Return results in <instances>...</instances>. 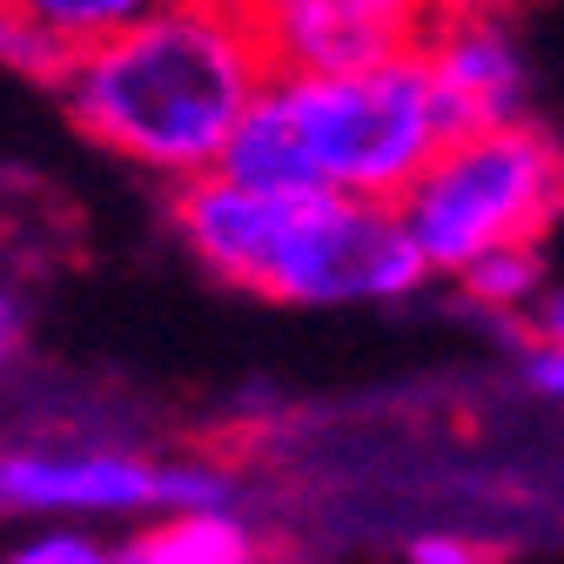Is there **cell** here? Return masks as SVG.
<instances>
[{
	"label": "cell",
	"mask_w": 564,
	"mask_h": 564,
	"mask_svg": "<svg viewBox=\"0 0 564 564\" xmlns=\"http://www.w3.org/2000/svg\"><path fill=\"white\" fill-rule=\"evenodd\" d=\"M269 82L275 67L256 8L155 0L115 41L67 67L54 101L88 149L182 188L223 169L236 128L269 95Z\"/></svg>",
	"instance_id": "6da1fadb"
},
{
	"label": "cell",
	"mask_w": 564,
	"mask_h": 564,
	"mask_svg": "<svg viewBox=\"0 0 564 564\" xmlns=\"http://www.w3.org/2000/svg\"><path fill=\"white\" fill-rule=\"evenodd\" d=\"M397 216L431 275L464 282L505 249H538L564 216V141L538 121L457 134L397 202Z\"/></svg>",
	"instance_id": "7a4b0ae2"
},
{
	"label": "cell",
	"mask_w": 564,
	"mask_h": 564,
	"mask_svg": "<svg viewBox=\"0 0 564 564\" xmlns=\"http://www.w3.org/2000/svg\"><path fill=\"white\" fill-rule=\"evenodd\" d=\"M275 95L290 108L310 195H357V202L397 208L451 141L423 54H403L390 67L343 75V82L275 75Z\"/></svg>",
	"instance_id": "3957f363"
},
{
	"label": "cell",
	"mask_w": 564,
	"mask_h": 564,
	"mask_svg": "<svg viewBox=\"0 0 564 564\" xmlns=\"http://www.w3.org/2000/svg\"><path fill=\"white\" fill-rule=\"evenodd\" d=\"M423 282H431V262L416 256L390 202L290 195L256 296L282 310H390L410 303Z\"/></svg>",
	"instance_id": "277c9868"
},
{
	"label": "cell",
	"mask_w": 564,
	"mask_h": 564,
	"mask_svg": "<svg viewBox=\"0 0 564 564\" xmlns=\"http://www.w3.org/2000/svg\"><path fill=\"white\" fill-rule=\"evenodd\" d=\"M0 505L41 524H162V457L115 444H21L0 457Z\"/></svg>",
	"instance_id": "5b68a950"
},
{
	"label": "cell",
	"mask_w": 564,
	"mask_h": 564,
	"mask_svg": "<svg viewBox=\"0 0 564 564\" xmlns=\"http://www.w3.org/2000/svg\"><path fill=\"white\" fill-rule=\"evenodd\" d=\"M256 21L275 75L343 82L416 54L431 8H410V0H262Z\"/></svg>",
	"instance_id": "8992f818"
},
{
	"label": "cell",
	"mask_w": 564,
	"mask_h": 564,
	"mask_svg": "<svg viewBox=\"0 0 564 564\" xmlns=\"http://www.w3.org/2000/svg\"><path fill=\"white\" fill-rule=\"evenodd\" d=\"M423 67L444 108L451 141L484 128H518L531 121V54L505 14L484 8H431L423 28Z\"/></svg>",
	"instance_id": "52a82bcc"
},
{
	"label": "cell",
	"mask_w": 564,
	"mask_h": 564,
	"mask_svg": "<svg viewBox=\"0 0 564 564\" xmlns=\"http://www.w3.org/2000/svg\"><path fill=\"white\" fill-rule=\"evenodd\" d=\"M141 8H149V0H14L8 21H0V41H8V61L21 75L47 82V95H54V82L67 67L88 47L115 41Z\"/></svg>",
	"instance_id": "ba28073f"
},
{
	"label": "cell",
	"mask_w": 564,
	"mask_h": 564,
	"mask_svg": "<svg viewBox=\"0 0 564 564\" xmlns=\"http://www.w3.org/2000/svg\"><path fill=\"white\" fill-rule=\"evenodd\" d=\"M115 564H262V544L236 511H223V518H162L149 531H128L115 544Z\"/></svg>",
	"instance_id": "9c48e42d"
},
{
	"label": "cell",
	"mask_w": 564,
	"mask_h": 564,
	"mask_svg": "<svg viewBox=\"0 0 564 564\" xmlns=\"http://www.w3.org/2000/svg\"><path fill=\"white\" fill-rule=\"evenodd\" d=\"M457 290L470 296L477 316H538L544 296H551V282H544V256L538 249H505V256L477 262Z\"/></svg>",
	"instance_id": "30bf717a"
},
{
	"label": "cell",
	"mask_w": 564,
	"mask_h": 564,
	"mask_svg": "<svg viewBox=\"0 0 564 564\" xmlns=\"http://www.w3.org/2000/svg\"><path fill=\"white\" fill-rule=\"evenodd\" d=\"M236 511V470L216 457H162V518H223Z\"/></svg>",
	"instance_id": "8fae6325"
},
{
	"label": "cell",
	"mask_w": 564,
	"mask_h": 564,
	"mask_svg": "<svg viewBox=\"0 0 564 564\" xmlns=\"http://www.w3.org/2000/svg\"><path fill=\"white\" fill-rule=\"evenodd\" d=\"M0 564H115V544L101 531H75V524H41V531H21L8 544Z\"/></svg>",
	"instance_id": "7c38bea8"
},
{
	"label": "cell",
	"mask_w": 564,
	"mask_h": 564,
	"mask_svg": "<svg viewBox=\"0 0 564 564\" xmlns=\"http://www.w3.org/2000/svg\"><path fill=\"white\" fill-rule=\"evenodd\" d=\"M403 564H490V557L457 531H423V538L403 544Z\"/></svg>",
	"instance_id": "4fadbf2b"
},
{
	"label": "cell",
	"mask_w": 564,
	"mask_h": 564,
	"mask_svg": "<svg viewBox=\"0 0 564 564\" xmlns=\"http://www.w3.org/2000/svg\"><path fill=\"white\" fill-rule=\"evenodd\" d=\"M524 383L538 397H557L564 403V343H531L524 349Z\"/></svg>",
	"instance_id": "5bb4252c"
},
{
	"label": "cell",
	"mask_w": 564,
	"mask_h": 564,
	"mask_svg": "<svg viewBox=\"0 0 564 564\" xmlns=\"http://www.w3.org/2000/svg\"><path fill=\"white\" fill-rule=\"evenodd\" d=\"M531 343H564V290H551L544 310L531 316Z\"/></svg>",
	"instance_id": "9a60e30c"
}]
</instances>
